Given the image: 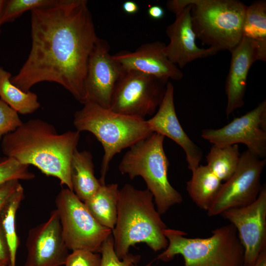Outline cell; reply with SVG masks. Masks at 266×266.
Listing matches in <instances>:
<instances>
[{
	"mask_svg": "<svg viewBox=\"0 0 266 266\" xmlns=\"http://www.w3.org/2000/svg\"><path fill=\"white\" fill-rule=\"evenodd\" d=\"M31 11V51L11 82L25 92L55 82L84 104L88 62L99 38L87 0H56Z\"/></svg>",
	"mask_w": 266,
	"mask_h": 266,
	"instance_id": "obj_1",
	"label": "cell"
},
{
	"mask_svg": "<svg viewBox=\"0 0 266 266\" xmlns=\"http://www.w3.org/2000/svg\"><path fill=\"white\" fill-rule=\"evenodd\" d=\"M80 139V133L68 131L58 133L52 124L40 119H31L1 140L7 157L33 165L47 176L58 178L61 185L73 191L70 163Z\"/></svg>",
	"mask_w": 266,
	"mask_h": 266,
	"instance_id": "obj_2",
	"label": "cell"
},
{
	"mask_svg": "<svg viewBox=\"0 0 266 266\" xmlns=\"http://www.w3.org/2000/svg\"><path fill=\"white\" fill-rule=\"evenodd\" d=\"M154 198L148 190H138L126 184L119 189L116 223L112 230L117 257L122 260L131 246L143 242L155 252L165 249L167 228L155 207Z\"/></svg>",
	"mask_w": 266,
	"mask_h": 266,
	"instance_id": "obj_3",
	"label": "cell"
},
{
	"mask_svg": "<svg viewBox=\"0 0 266 266\" xmlns=\"http://www.w3.org/2000/svg\"><path fill=\"white\" fill-rule=\"evenodd\" d=\"M73 125L79 133H92L103 146L99 179L101 185L105 184L106 173L114 156L153 133L145 119L118 113L90 101L75 113Z\"/></svg>",
	"mask_w": 266,
	"mask_h": 266,
	"instance_id": "obj_4",
	"label": "cell"
},
{
	"mask_svg": "<svg viewBox=\"0 0 266 266\" xmlns=\"http://www.w3.org/2000/svg\"><path fill=\"white\" fill-rule=\"evenodd\" d=\"M191 5L193 31L203 44L230 52L241 41L247 6L237 0H169L166 5L175 15Z\"/></svg>",
	"mask_w": 266,
	"mask_h": 266,
	"instance_id": "obj_5",
	"label": "cell"
},
{
	"mask_svg": "<svg viewBox=\"0 0 266 266\" xmlns=\"http://www.w3.org/2000/svg\"><path fill=\"white\" fill-rule=\"evenodd\" d=\"M168 245L157 259L164 262L181 255L184 266H242L244 250L231 224L215 229L207 238H188L178 230L166 228Z\"/></svg>",
	"mask_w": 266,
	"mask_h": 266,
	"instance_id": "obj_6",
	"label": "cell"
},
{
	"mask_svg": "<svg viewBox=\"0 0 266 266\" xmlns=\"http://www.w3.org/2000/svg\"><path fill=\"white\" fill-rule=\"evenodd\" d=\"M165 137L152 133L129 148L118 166L120 172L131 179L137 176L143 179L160 214L183 201L182 195L171 186L167 178L169 163L164 149Z\"/></svg>",
	"mask_w": 266,
	"mask_h": 266,
	"instance_id": "obj_7",
	"label": "cell"
},
{
	"mask_svg": "<svg viewBox=\"0 0 266 266\" xmlns=\"http://www.w3.org/2000/svg\"><path fill=\"white\" fill-rule=\"evenodd\" d=\"M55 203L63 235L68 250L100 253L112 230L100 224L84 202L68 188L62 189Z\"/></svg>",
	"mask_w": 266,
	"mask_h": 266,
	"instance_id": "obj_8",
	"label": "cell"
},
{
	"mask_svg": "<svg viewBox=\"0 0 266 266\" xmlns=\"http://www.w3.org/2000/svg\"><path fill=\"white\" fill-rule=\"evenodd\" d=\"M169 80L134 70H125L115 84L109 109L144 119L162 102Z\"/></svg>",
	"mask_w": 266,
	"mask_h": 266,
	"instance_id": "obj_9",
	"label": "cell"
},
{
	"mask_svg": "<svg viewBox=\"0 0 266 266\" xmlns=\"http://www.w3.org/2000/svg\"><path fill=\"white\" fill-rule=\"evenodd\" d=\"M266 160L248 150L241 154L238 166L224 184L207 210L208 216L221 215L224 211L249 205L257 198L262 186L261 177Z\"/></svg>",
	"mask_w": 266,
	"mask_h": 266,
	"instance_id": "obj_10",
	"label": "cell"
},
{
	"mask_svg": "<svg viewBox=\"0 0 266 266\" xmlns=\"http://www.w3.org/2000/svg\"><path fill=\"white\" fill-rule=\"evenodd\" d=\"M201 137L214 145L242 143L249 151L261 159L266 157V100L244 115L234 118L222 128L206 129Z\"/></svg>",
	"mask_w": 266,
	"mask_h": 266,
	"instance_id": "obj_11",
	"label": "cell"
},
{
	"mask_svg": "<svg viewBox=\"0 0 266 266\" xmlns=\"http://www.w3.org/2000/svg\"><path fill=\"white\" fill-rule=\"evenodd\" d=\"M235 228L244 250L242 266H252L266 250V188L262 186L251 204L227 210L221 214Z\"/></svg>",
	"mask_w": 266,
	"mask_h": 266,
	"instance_id": "obj_12",
	"label": "cell"
},
{
	"mask_svg": "<svg viewBox=\"0 0 266 266\" xmlns=\"http://www.w3.org/2000/svg\"><path fill=\"white\" fill-rule=\"evenodd\" d=\"M110 50L107 41L99 37L89 58L85 80L86 102L92 101L107 109L115 84L125 71Z\"/></svg>",
	"mask_w": 266,
	"mask_h": 266,
	"instance_id": "obj_13",
	"label": "cell"
},
{
	"mask_svg": "<svg viewBox=\"0 0 266 266\" xmlns=\"http://www.w3.org/2000/svg\"><path fill=\"white\" fill-rule=\"evenodd\" d=\"M27 257L23 266H61L68 249L63 235L59 214L51 212L48 220L31 229L26 242Z\"/></svg>",
	"mask_w": 266,
	"mask_h": 266,
	"instance_id": "obj_14",
	"label": "cell"
},
{
	"mask_svg": "<svg viewBox=\"0 0 266 266\" xmlns=\"http://www.w3.org/2000/svg\"><path fill=\"white\" fill-rule=\"evenodd\" d=\"M191 5L188 4L176 15L174 21L167 26L166 33L169 40L164 53L169 61L182 68L198 59L216 54L217 49L200 48L196 43V36L192 28Z\"/></svg>",
	"mask_w": 266,
	"mask_h": 266,
	"instance_id": "obj_15",
	"label": "cell"
},
{
	"mask_svg": "<svg viewBox=\"0 0 266 266\" xmlns=\"http://www.w3.org/2000/svg\"><path fill=\"white\" fill-rule=\"evenodd\" d=\"M231 53L230 66L225 88L227 97L226 109L227 118L244 104L247 77L251 66L257 61H266L260 52L258 43L245 37H242Z\"/></svg>",
	"mask_w": 266,
	"mask_h": 266,
	"instance_id": "obj_16",
	"label": "cell"
},
{
	"mask_svg": "<svg viewBox=\"0 0 266 266\" xmlns=\"http://www.w3.org/2000/svg\"><path fill=\"white\" fill-rule=\"evenodd\" d=\"M146 121L152 132L169 138L183 149L190 170L199 166L202 158V151L184 132L178 120L174 103V87L170 81L157 112Z\"/></svg>",
	"mask_w": 266,
	"mask_h": 266,
	"instance_id": "obj_17",
	"label": "cell"
},
{
	"mask_svg": "<svg viewBox=\"0 0 266 266\" xmlns=\"http://www.w3.org/2000/svg\"><path fill=\"white\" fill-rule=\"evenodd\" d=\"M166 44L160 41L148 42L133 52L122 50L113 55L125 70H134L159 78L180 80L182 71L164 53Z\"/></svg>",
	"mask_w": 266,
	"mask_h": 266,
	"instance_id": "obj_18",
	"label": "cell"
},
{
	"mask_svg": "<svg viewBox=\"0 0 266 266\" xmlns=\"http://www.w3.org/2000/svg\"><path fill=\"white\" fill-rule=\"evenodd\" d=\"M70 177L73 192L83 202L91 198L101 185L95 175L91 153L77 149L71 159Z\"/></svg>",
	"mask_w": 266,
	"mask_h": 266,
	"instance_id": "obj_19",
	"label": "cell"
},
{
	"mask_svg": "<svg viewBox=\"0 0 266 266\" xmlns=\"http://www.w3.org/2000/svg\"><path fill=\"white\" fill-rule=\"evenodd\" d=\"M119 192L118 184H105L91 198L83 201L97 221L112 231L116 223Z\"/></svg>",
	"mask_w": 266,
	"mask_h": 266,
	"instance_id": "obj_20",
	"label": "cell"
},
{
	"mask_svg": "<svg viewBox=\"0 0 266 266\" xmlns=\"http://www.w3.org/2000/svg\"><path fill=\"white\" fill-rule=\"evenodd\" d=\"M192 172L186 189L193 201L200 209L207 210L222 185L207 166L200 165Z\"/></svg>",
	"mask_w": 266,
	"mask_h": 266,
	"instance_id": "obj_21",
	"label": "cell"
},
{
	"mask_svg": "<svg viewBox=\"0 0 266 266\" xmlns=\"http://www.w3.org/2000/svg\"><path fill=\"white\" fill-rule=\"evenodd\" d=\"M11 74L0 66V99L22 114H31L40 106L37 95L30 91L25 92L13 84Z\"/></svg>",
	"mask_w": 266,
	"mask_h": 266,
	"instance_id": "obj_22",
	"label": "cell"
},
{
	"mask_svg": "<svg viewBox=\"0 0 266 266\" xmlns=\"http://www.w3.org/2000/svg\"><path fill=\"white\" fill-rule=\"evenodd\" d=\"M240 155L238 144H213L206 156V166L220 180L226 181L236 170Z\"/></svg>",
	"mask_w": 266,
	"mask_h": 266,
	"instance_id": "obj_23",
	"label": "cell"
},
{
	"mask_svg": "<svg viewBox=\"0 0 266 266\" xmlns=\"http://www.w3.org/2000/svg\"><path fill=\"white\" fill-rule=\"evenodd\" d=\"M24 197V189L20 184L5 203L0 213V221L9 250V266H16V257L19 240L16 231L15 218L17 211Z\"/></svg>",
	"mask_w": 266,
	"mask_h": 266,
	"instance_id": "obj_24",
	"label": "cell"
},
{
	"mask_svg": "<svg viewBox=\"0 0 266 266\" xmlns=\"http://www.w3.org/2000/svg\"><path fill=\"white\" fill-rule=\"evenodd\" d=\"M242 36L256 41L266 59V1H253L247 6L242 28Z\"/></svg>",
	"mask_w": 266,
	"mask_h": 266,
	"instance_id": "obj_25",
	"label": "cell"
},
{
	"mask_svg": "<svg viewBox=\"0 0 266 266\" xmlns=\"http://www.w3.org/2000/svg\"><path fill=\"white\" fill-rule=\"evenodd\" d=\"M56 0H6L3 11L2 25L13 21L27 11L48 6Z\"/></svg>",
	"mask_w": 266,
	"mask_h": 266,
	"instance_id": "obj_26",
	"label": "cell"
},
{
	"mask_svg": "<svg viewBox=\"0 0 266 266\" xmlns=\"http://www.w3.org/2000/svg\"><path fill=\"white\" fill-rule=\"evenodd\" d=\"M28 165L21 164L11 157L0 160V187L13 180H30L35 175L29 171Z\"/></svg>",
	"mask_w": 266,
	"mask_h": 266,
	"instance_id": "obj_27",
	"label": "cell"
},
{
	"mask_svg": "<svg viewBox=\"0 0 266 266\" xmlns=\"http://www.w3.org/2000/svg\"><path fill=\"white\" fill-rule=\"evenodd\" d=\"M100 253V266H131L132 264H136L140 259V256L129 253L125 258L120 260L115 252L112 235L103 242Z\"/></svg>",
	"mask_w": 266,
	"mask_h": 266,
	"instance_id": "obj_28",
	"label": "cell"
},
{
	"mask_svg": "<svg viewBox=\"0 0 266 266\" xmlns=\"http://www.w3.org/2000/svg\"><path fill=\"white\" fill-rule=\"evenodd\" d=\"M23 123L18 113L0 99V140Z\"/></svg>",
	"mask_w": 266,
	"mask_h": 266,
	"instance_id": "obj_29",
	"label": "cell"
},
{
	"mask_svg": "<svg viewBox=\"0 0 266 266\" xmlns=\"http://www.w3.org/2000/svg\"><path fill=\"white\" fill-rule=\"evenodd\" d=\"M101 255L83 250L73 251L69 254L65 266H100Z\"/></svg>",
	"mask_w": 266,
	"mask_h": 266,
	"instance_id": "obj_30",
	"label": "cell"
},
{
	"mask_svg": "<svg viewBox=\"0 0 266 266\" xmlns=\"http://www.w3.org/2000/svg\"><path fill=\"white\" fill-rule=\"evenodd\" d=\"M20 184L19 180H13L0 187V213L5 203Z\"/></svg>",
	"mask_w": 266,
	"mask_h": 266,
	"instance_id": "obj_31",
	"label": "cell"
},
{
	"mask_svg": "<svg viewBox=\"0 0 266 266\" xmlns=\"http://www.w3.org/2000/svg\"><path fill=\"white\" fill-rule=\"evenodd\" d=\"M0 262L9 265L10 253L6 238L0 221Z\"/></svg>",
	"mask_w": 266,
	"mask_h": 266,
	"instance_id": "obj_32",
	"label": "cell"
},
{
	"mask_svg": "<svg viewBox=\"0 0 266 266\" xmlns=\"http://www.w3.org/2000/svg\"><path fill=\"white\" fill-rule=\"evenodd\" d=\"M147 13L150 18L155 20L161 19L165 15L164 9L158 5L150 6L147 10Z\"/></svg>",
	"mask_w": 266,
	"mask_h": 266,
	"instance_id": "obj_33",
	"label": "cell"
},
{
	"mask_svg": "<svg viewBox=\"0 0 266 266\" xmlns=\"http://www.w3.org/2000/svg\"><path fill=\"white\" fill-rule=\"evenodd\" d=\"M124 11L128 14H134L137 13L139 7L137 3L133 1H125L122 5Z\"/></svg>",
	"mask_w": 266,
	"mask_h": 266,
	"instance_id": "obj_34",
	"label": "cell"
},
{
	"mask_svg": "<svg viewBox=\"0 0 266 266\" xmlns=\"http://www.w3.org/2000/svg\"><path fill=\"white\" fill-rule=\"evenodd\" d=\"M252 266H266V250L260 254L255 263Z\"/></svg>",
	"mask_w": 266,
	"mask_h": 266,
	"instance_id": "obj_35",
	"label": "cell"
},
{
	"mask_svg": "<svg viewBox=\"0 0 266 266\" xmlns=\"http://www.w3.org/2000/svg\"><path fill=\"white\" fill-rule=\"evenodd\" d=\"M6 2L5 0H0V27L2 25L1 18L3 13V9Z\"/></svg>",
	"mask_w": 266,
	"mask_h": 266,
	"instance_id": "obj_36",
	"label": "cell"
},
{
	"mask_svg": "<svg viewBox=\"0 0 266 266\" xmlns=\"http://www.w3.org/2000/svg\"><path fill=\"white\" fill-rule=\"evenodd\" d=\"M0 266H8V265L0 262Z\"/></svg>",
	"mask_w": 266,
	"mask_h": 266,
	"instance_id": "obj_37",
	"label": "cell"
},
{
	"mask_svg": "<svg viewBox=\"0 0 266 266\" xmlns=\"http://www.w3.org/2000/svg\"><path fill=\"white\" fill-rule=\"evenodd\" d=\"M136 264H132L131 266H137L135 265Z\"/></svg>",
	"mask_w": 266,
	"mask_h": 266,
	"instance_id": "obj_38",
	"label": "cell"
}]
</instances>
